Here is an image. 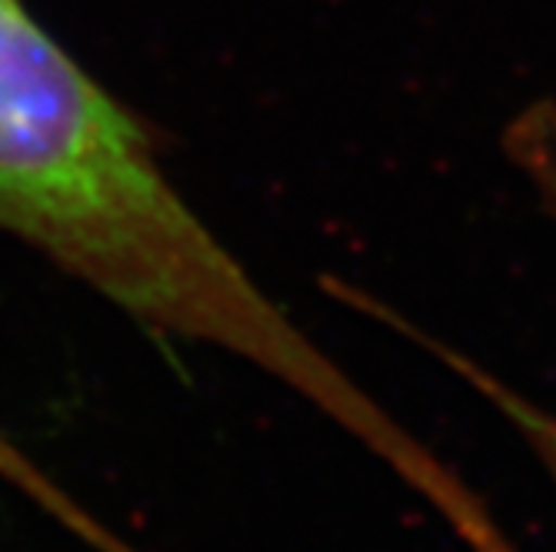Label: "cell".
I'll use <instances>...</instances> for the list:
<instances>
[{
  "label": "cell",
  "mask_w": 556,
  "mask_h": 552,
  "mask_svg": "<svg viewBox=\"0 0 556 552\" xmlns=\"http://www.w3.org/2000/svg\"><path fill=\"white\" fill-rule=\"evenodd\" d=\"M0 236L137 326L277 380L380 463L410 429L261 290L177 187L161 140L50 30L0 0Z\"/></svg>",
  "instance_id": "1"
},
{
  "label": "cell",
  "mask_w": 556,
  "mask_h": 552,
  "mask_svg": "<svg viewBox=\"0 0 556 552\" xmlns=\"http://www.w3.org/2000/svg\"><path fill=\"white\" fill-rule=\"evenodd\" d=\"M393 317V313H390ZM396 323H403L400 317H393ZM407 330V336H414L420 346H427L433 357H440L453 373H457V380H464L480 399H486V403L493 407V413H500L503 420H507V426L527 442V449L533 453V460L540 463V470L546 473V479L553 483L556 489V413L543 403H536V399L523 396L520 389L507 386L500 376H493L490 370H483L480 363H473L467 354H457V349L443 346L440 339L433 336H424L417 333L410 323H403Z\"/></svg>",
  "instance_id": "2"
},
{
  "label": "cell",
  "mask_w": 556,
  "mask_h": 552,
  "mask_svg": "<svg viewBox=\"0 0 556 552\" xmlns=\"http://www.w3.org/2000/svg\"><path fill=\"white\" fill-rule=\"evenodd\" d=\"M503 150L536 193L546 217L556 220V100H540L520 111L503 133Z\"/></svg>",
  "instance_id": "3"
}]
</instances>
